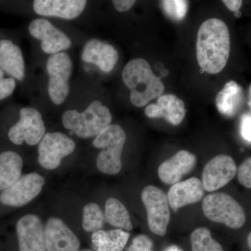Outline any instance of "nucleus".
I'll use <instances>...</instances> for the list:
<instances>
[{
  "label": "nucleus",
  "mask_w": 251,
  "mask_h": 251,
  "mask_svg": "<svg viewBox=\"0 0 251 251\" xmlns=\"http://www.w3.org/2000/svg\"><path fill=\"white\" fill-rule=\"evenodd\" d=\"M192 251H224L219 242L211 237L210 231L206 227H199L191 236Z\"/></svg>",
  "instance_id": "26"
},
{
  "label": "nucleus",
  "mask_w": 251,
  "mask_h": 251,
  "mask_svg": "<svg viewBox=\"0 0 251 251\" xmlns=\"http://www.w3.org/2000/svg\"><path fill=\"white\" fill-rule=\"evenodd\" d=\"M74 63L67 52L49 56L46 62L47 94L51 103L62 106L70 96Z\"/></svg>",
  "instance_id": "5"
},
{
  "label": "nucleus",
  "mask_w": 251,
  "mask_h": 251,
  "mask_svg": "<svg viewBox=\"0 0 251 251\" xmlns=\"http://www.w3.org/2000/svg\"><path fill=\"white\" fill-rule=\"evenodd\" d=\"M196 161V157L193 153L181 150L160 165L158 169V176L164 184H176L184 175L193 171Z\"/></svg>",
  "instance_id": "17"
},
{
  "label": "nucleus",
  "mask_w": 251,
  "mask_h": 251,
  "mask_svg": "<svg viewBox=\"0 0 251 251\" xmlns=\"http://www.w3.org/2000/svg\"><path fill=\"white\" fill-rule=\"evenodd\" d=\"M202 182L196 177L179 181L172 186L168 193L170 206L173 210L199 202L204 196Z\"/></svg>",
  "instance_id": "20"
},
{
  "label": "nucleus",
  "mask_w": 251,
  "mask_h": 251,
  "mask_svg": "<svg viewBox=\"0 0 251 251\" xmlns=\"http://www.w3.org/2000/svg\"><path fill=\"white\" fill-rule=\"evenodd\" d=\"M248 245H249V248H250L251 251V232L249 234V235L248 236L247 239Z\"/></svg>",
  "instance_id": "36"
},
{
  "label": "nucleus",
  "mask_w": 251,
  "mask_h": 251,
  "mask_svg": "<svg viewBox=\"0 0 251 251\" xmlns=\"http://www.w3.org/2000/svg\"><path fill=\"white\" fill-rule=\"evenodd\" d=\"M105 215L97 203L86 204L82 214V227L87 232L100 230L105 223Z\"/></svg>",
  "instance_id": "25"
},
{
  "label": "nucleus",
  "mask_w": 251,
  "mask_h": 251,
  "mask_svg": "<svg viewBox=\"0 0 251 251\" xmlns=\"http://www.w3.org/2000/svg\"><path fill=\"white\" fill-rule=\"evenodd\" d=\"M23 166L18 153L12 151L0 153V191L9 188L21 177Z\"/></svg>",
  "instance_id": "23"
},
{
  "label": "nucleus",
  "mask_w": 251,
  "mask_h": 251,
  "mask_svg": "<svg viewBox=\"0 0 251 251\" xmlns=\"http://www.w3.org/2000/svg\"><path fill=\"white\" fill-rule=\"evenodd\" d=\"M68 100L71 103L66 105L61 122L66 129L81 139L95 138L112 125L110 109L100 99L96 98L95 94H89L87 98Z\"/></svg>",
  "instance_id": "1"
},
{
  "label": "nucleus",
  "mask_w": 251,
  "mask_h": 251,
  "mask_svg": "<svg viewBox=\"0 0 251 251\" xmlns=\"http://www.w3.org/2000/svg\"><path fill=\"white\" fill-rule=\"evenodd\" d=\"M88 1L85 0H35L34 13L41 18H55L73 21L85 11Z\"/></svg>",
  "instance_id": "14"
},
{
  "label": "nucleus",
  "mask_w": 251,
  "mask_h": 251,
  "mask_svg": "<svg viewBox=\"0 0 251 251\" xmlns=\"http://www.w3.org/2000/svg\"><path fill=\"white\" fill-rule=\"evenodd\" d=\"M237 173L239 182L246 188H251V157L243 162Z\"/></svg>",
  "instance_id": "29"
},
{
  "label": "nucleus",
  "mask_w": 251,
  "mask_h": 251,
  "mask_svg": "<svg viewBox=\"0 0 251 251\" xmlns=\"http://www.w3.org/2000/svg\"><path fill=\"white\" fill-rule=\"evenodd\" d=\"M244 94L242 87L234 81H229L216 96V108L220 113L227 117H234L242 109Z\"/></svg>",
  "instance_id": "21"
},
{
  "label": "nucleus",
  "mask_w": 251,
  "mask_h": 251,
  "mask_svg": "<svg viewBox=\"0 0 251 251\" xmlns=\"http://www.w3.org/2000/svg\"><path fill=\"white\" fill-rule=\"evenodd\" d=\"M19 117L8 132L10 141L16 145L24 143L29 146L39 145L46 133L45 122L40 111L34 107H23Z\"/></svg>",
  "instance_id": "7"
},
{
  "label": "nucleus",
  "mask_w": 251,
  "mask_h": 251,
  "mask_svg": "<svg viewBox=\"0 0 251 251\" xmlns=\"http://www.w3.org/2000/svg\"><path fill=\"white\" fill-rule=\"evenodd\" d=\"M76 148L74 140L62 132H49L38 145V161L46 170L60 166L63 158L72 154Z\"/></svg>",
  "instance_id": "10"
},
{
  "label": "nucleus",
  "mask_w": 251,
  "mask_h": 251,
  "mask_svg": "<svg viewBox=\"0 0 251 251\" xmlns=\"http://www.w3.org/2000/svg\"><path fill=\"white\" fill-rule=\"evenodd\" d=\"M141 198L148 213L149 228L157 235H166L171 220L168 195L156 186H148L144 188Z\"/></svg>",
  "instance_id": "9"
},
{
  "label": "nucleus",
  "mask_w": 251,
  "mask_h": 251,
  "mask_svg": "<svg viewBox=\"0 0 251 251\" xmlns=\"http://www.w3.org/2000/svg\"><path fill=\"white\" fill-rule=\"evenodd\" d=\"M129 237V233L122 229H100L92 234V247L97 251H122Z\"/></svg>",
  "instance_id": "22"
},
{
  "label": "nucleus",
  "mask_w": 251,
  "mask_h": 251,
  "mask_svg": "<svg viewBox=\"0 0 251 251\" xmlns=\"http://www.w3.org/2000/svg\"><path fill=\"white\" fill-rule=\"evenodd\" d=\"M230 52V36L227 25L218 18L206 20L199 28L196 56L200 67L209 74L224 70Z\"/></svg>",
  "instance_id": "2"
},
{
  "label": "nucleus",
  "mask_w": 251,
  "mask_h": 251,
  "mask_svg": "<svg viewBox=\"0 0 251 251\" xmlns=\"http://www.w3.org/2000/svg\"><path fill=\"white\" fill-rule=\"evenodd\" d=\"M16 88V80L11 77H5V73L0 69V100L9 97Z\"/></svg>",
  "instance_id": "28"
},
{
  "label": "nucleus",
  "mask_w": 251,
  "mask_h": 251,
  "mask_svg": "<svg viewBox=\"0 0 251 251\" xmlns=\"http://www.w3.org/2000/svg\"><path fill=\"white\" fill-rule=\"evenodd\" d=\"M105 220L117 229L126 231L133 229L129 213L125 206L116 198H109L105 202Z\"/></svg>",
  "instance_id": "24"
},
{
  "label": "nucleus",
  "mask_w": 251,
  "mask_h": 251,
  "mask_svg": "<svg viewBox=\"0 0 251 251\" xmlns=\"http://www.w3.org/2000/svg\"><path fill=\"white\" fill-rule=\"evenodd\" d=\"M166 251H183L177 246L173 245L167 248Z\"/></svg>",
  "instance_id": "34"
},
{
  "label": "nucleus",
  "mask_w": 251,
  "mask_h": 251,
  "mask_svg": "<svg viewBox=\"0 0 251 251\" xmlns=\"http://www.w3.org/2000/svg\"><path fill=\"white\" fill-rule=\"evenodd\" d=\"M80 58L84 64L96 67L103 74H110L116 67L120 55L108 41L92 38L84 44Z\"/></svg>",
  "instance_id": "12"
},
{
  "label": "nucleus",
  "mask_w": 251,
  "mask_h": 251,
  "mask_svg": "<svg viewBox=\"0 0 251 251\" xmlns=\"http://www.w3.org/2000/svg\"><path fill=\"white\" fill-rule=\"evenodd\" d=\"M237 173L235 162L232 157L218 155L204 166L202 173V185L208 192H212L228 184Z\"/></svg>",
  "instance_id": "13"
},
{
  "label": "nucleus",
  "mask_w": 251,
  "mask_h": 251,
  "mask_svg": "<svg viewBox=\"0 0 251 251\" xmlns=\"http://www.w3.org/2000/svg\"><path fill=\"white\" fill-rule=\"evenodd\" d=\"M20 251H47L45 228L39 216L28 214L21 218L16 226Z\"/></svg>",
  "instance_id": "15"
},
{
  "label": "nucleus",
  "mask_w": 251,
  "mask_h": 251,
  "mask_svg": "<svg viewBox=\"0 0 251 251\" xmlns=\"http://www.w3.org/2000/svg\"><path fill=\"white\" fill-rule=\"evenodd\" d=\"M136 1L133 0H114L112 1V4L115 6V9L119 12H126L129 11Z\"/></svg>",
  "instance_id": "32"
},
{
  "label": "nucleus",
  "mask_w": 251,
  "mask_h": 251,
  "mask_svg": "<svg viewBox=\"0 0 251 251\" xmlns=\"http://www.w3.org/2000/svg\"><path fill=\"white\" fill-rule=\"evenodd\" d=\"M223 2L230 11L237 12L242 6L243 1L241 0H224Z\"/></svg>",
  "instance_id": "33"
},
{
  "label": "nucleus",
  "mask_w": 251,
  "mask_h": 251,
  "mask_svg": "<svg viewBox=\"0 0 251 251\" xmlns=\"http://www.w3.org/2000/svg\"><path fill=\"white\" fill-rule=\"evenodd\" d=\"M90 251V250H83V251Z\"/></svg>",
  "instance_id": "38"
},
{
  "label": "nucleus",
  "mask_w": 251,
  "mask_h": 251,
  "mask_svg": "<svg viewBox=\"0 0 251 251\" xmlns=\"http://www.w3.org/2000/svg\"><path fill=\"white\" fill-rule=\"evenodd\" d=\"M248 105H249V106L250 107L251 110V85L250 89H249V100H248Z\"/></svg>",
  "instance_id": "35"
},
{
  "label": "nucleus",
  "mask_w": 251,
  "mask_h": 251,
  "mask_svg": "<svg viewBox=\"0 0 251 251\" xmlns=\"http://www.w3.org/2000/svg\"><path fill=\"white\" fill-rule=\"evenodd\" d=\"M235 13H236L235 16H236V17H237V18L240 17L241 15H242V14H241L240 11H237V12H235Z\"/></svg>",
  "instance_id": "37"
},
{
  "label": "nucleus",
  "mask_w": 251,
  "mask_h": 251,
  "mask_svg": "<svg viewBox=\"0 0 251 251\" xmlns=\"http://www.w3.org/2000/svg\"><path fill=\"white\" fill-rule=\"evenodd\" d=\"M186 112L184 101L171 94L158 97L156 104H150L145 110L147 117L150 118L163 117L175 126L179 125L182 122Z\"/></svg>",
  "instance_id": "18"
},
{
  "label": "nucleus",
  "mask_w": 251,
  "mask_h": 251,
  "mask_svg": "<svg viewBox=\"0 0 251 251\" xmlns=\"http://www.w3.org/2000/svg\"><path fill=\"white\" fill-rule=\"evenodd\" d=\"M46 248L47 251H79L78 238L59 218L49 219L45 227Z\"/></svg>",
  "instance_id": "16"
},
{
  "label": "nucleus",
  "mask_w": 251,
  "mask_h": 251,
  "mask_svg": "<svg viewBox=\"0 0 251 251\" xmlns=\"http://www.w3.org/2000/svg\"><path fill=\"white\" fill-rule=\"evenodd\" d=\"M162 7L168 17L176 21H182L187 14L188 2L184 0H165Z\"/></svg>",
  "instance_id": "27"
},
{
  "label": "nucleus",
  "mask_w": 251,
  "mask_h": 251,
  "mask_svg": "<svg viewBox=\"0 0 251 251\" xmlns=\"http://www.w3.org/2000/svg\"><path fill=\"white\" fill-rule=\"evenodd\" d=\"M0 69L16 80L26 76V65L22 50L9 39L0 40Z\"/></svg>",
  "instance_id": "19"
},
{
  "label": "nucleus",
  "mask_w": 251,
  "mask_h": 251,
  "mask_svg": "<svg viewBox=\"0 0 251 251\" xmlns=\"http://www.w3.org/2000/svg\"><path fill=\"white\" fill-rule=\"evenodd\" d=\"M153 242L148 236L140 234L133 239L128 251H153Z\"/></svg>",
  "instance_id": "30"
},
{
  "label": "nucleus",
  "mask_w": 251,
  "mask_h": 251,
  "mask_svg": "<svg viewBox=\"0 0 251 251\" xmlns=\"http://www.w3.org/2000/svg\"><path fill=\"white\" fill-rule=\"evenodd\" d=\"M126 141L125 130L120 125L112 124L94 138L93 146L100 150L97 158V167L100 173L112 175L121 171Z\"/></svg>",
  "instance_id": "4"
},
{
  "label": "nucleus",
  "mask_w": 251,
  "mask_h": 251,
  "mask_svg": "<svg viewBox=\"0 0 251 251\" xmlns=\"http://www.w3.org/2000/svg\"><path fill=\"white\" fill-rule=\"evenodd\" d=\"M240 131L242 138L251 143V115L244 114L241 117Z\"/></svg>",
  "instance_id": "31"
},
{
  "label": "nucleus",
  "mask_w": 251,
  "mask_h": 251,
  "mask_svg": "<svg viewBox=\"0 0 251 251\" xmlns=\"http://www.w3.org/2000/svg\"><path fill=\"white\" fill-rule=\"evenodd\" d=\"M122 78L130 90V102L137 108H143L163 95L165 91L163 82L143 58L132 59L127 63L122 70Z\"/></svg>",
  "instance_id": "3"
},
{
  "label": "nucleus",
  "mask_w": 251,
  "mask_h": 251,
  "mask_svg": "<svg viewBox=\"0 0 251 251\" xmlns=\"http://www.w3.org/2000/svg\"><path fill=\"white\" fill-rule=\"evenodd\" d=\"M31 37L39 41L42 52L47 55L67 52L72 46L71 38L45 18H37L28 26Z\"/></svg>",
  "instance_id": "8"
},
{
  "label": "nucleus",
  "mask_w": 251,
  "mask_h": 251,
  "mask_svg": "<svg viewBox=\"0 0 251 251\" xmlns=\"http://www.w3.org/2000/svg\"><path fill=\"white\" fill-rule=\"evenodd\" d=\"M204 216L213 222L226 225L232 229L241 228L246 221V214L241 204L224 193L207 195L202 201Z\"/></svg>",
  "instance_id": "6"
},
{
  "label": "nucleus",
  "mask_w": 251,
  "mask_h": 251,
  "mask_svg": "<svg viewBox=\"0 0 251 251\" xmlns=\"http://www.w3.org/2000/svg\"><path fill=\"white\" fill-rule=\"evenodd\" d=\"M45 179L36 173L23 175L0 194V202L6 206L20 207L28 204L42 191Z\"/></svg>",
  "instance_id": "11"
}]
</instances>
